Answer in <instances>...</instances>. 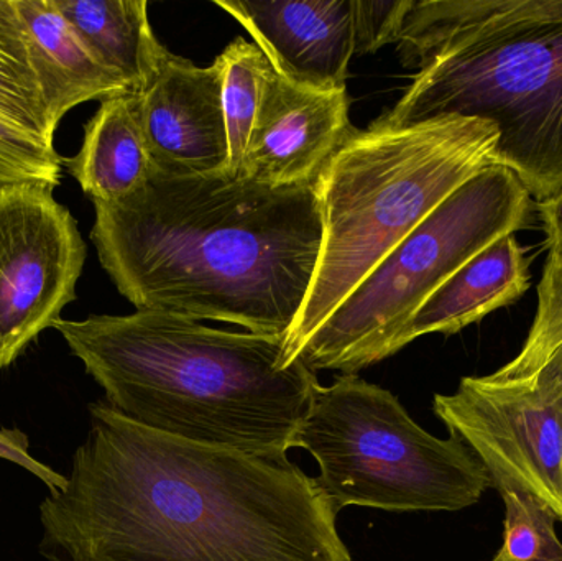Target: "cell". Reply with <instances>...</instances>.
Listing matches in <instances>:
<instances>
[{
    "instance_id": "obj_11",
    "label": "cell",
    "mask_w": 562,
    "mask_h": 561,
    "mask_svg": "<svg viewBox=\"0 0 562 561\" xmlns=\"http://www.w3.org/2000/svg\"><path fill=\"white\" fill-rule=\"evenodd\" d=\"M135 96L155 168L180 175L227 170L220 59L201 68L164 46Z\"/></svg>"
},
{
    "instance_id": "obj_22",
    "label": "cell",
    "mask_w": 562,
    "mask_h": 561,
    "mask_svg": "<svg viewBox=\"0 0 562 561\" xmlns=\"http://www.w3.org/2000/svg\"><path fill=\"white\" fill-rule=\"evenodd\" d=\"M459 32L515 22H562V0H456Z\"/></svg>"
},
{
    "instance_id": "obj_13",
    "label": "cell",
    "mask_w": 562,
    "mask_h": 561,
    "mask_svg": "<svg viewBox=\"0 0 562 561\" xmlns=\"http://www.w3.org/2000/svg\"><path fill=\"white\" fill-rule=\"evenodd\" d=\"M530 263L515 234L485 247L462 266L406 323L392 355L422 336H451L481 322L495 310L520 300L530 289Z\"/></svg>"
},
{
    "instance_id": "obj_7",
    "label": "cell",
    "mask_w": 562,
    "mask_h": 561,
    "mask_svg": "<svg viewBox=\"0 0 562 561\" xmlns=\"http://www.w3.org/2000/svg\"><path fill=\"white\" fill-rule=\"evenodd\" d=\"M530 204L517 175L494 164L482 168L367 276L297 359L314 372L357 374L390 358L396 336L426 300L485 247L524 229Z\"/></svg>"
},
{
    "instance_id": "obj_25",
    "label": "cell",
    "mask_w": 562,
    "mask_h": 561,
    "mask_svg": "<svg viewBox=\"0 0 562 561\" xmlns=\"http://www.w3.org/2000/svg\"><path fill=\"white\" fill-rule=\"evenodd\" d=\"M541 223L547 234L548 259L562 263V191L538 203Z\"/></svg>"
},
{
    "instance_id": "obj_5",
    "label": "cell",
    "mask_w": 562,
    "mask_h": 561,
    "mask_svg": "<svg viewBox=\"0 0 562 561\" xmlns=\"http://www.w3.org/2000/svg\"><path fill=\"white\" fill-rule=\"evenodd\" d=\"M492 122L491 164L517 175L531 198L562 191V22L479 26L449 40L405 94L372 125L438 117Z\"/></svg>"
},
{
    "instance_id": "obj_15",
    "label": "cell",
    "mask_w": 562,
    "mask_h": 561,
    "mask_svg": "<svg viewBox=\"0 0 562 561\" xmlns=\"http://www.w3.org/2000/svg\"><path fill=\"white\" fill-rule=\"evenodd\" d=\"M151 168L135 92L102 101L86 122L78 154L63 157V170L92 201L104 203L134 193L150 177Z\"/></svg>"
},
{
    "instance_id": "obj_24",
    "label": "cell",
    "mask_w": 562,
    "mask_h": 561,
    "mask_svg": "<svg viewBox=\"0 0 562 561\" xmlns=\"http://www.w3.org/2000/svg\"><path fill=\"white\" fill-rule=\"evenodd\" d=\"M29 437L19 428H0V458L19 464L23 470L38 478L49 490V494L59 493L68 486V476L56 473L46 464L30 455Z\"/></svg>"
},
{
    "instance_id": "obj_4",
    "label": "cell",
    "mask_w": 562,
    "mask_h": 561,
    "mask_svg": "<svg viewBox=\"0 0 562 561\" xmlns=\"http://www.w3.org/2000/svg\"><path fill=\"white\" fill-rule=\"evenodd\" d=\"M492 122L438 117L353 131L314 183L319 260L284 341L286 366L370 272L469 178L491 165Z\"/></svg>"
},
{
    "instance_id": "obj_20",
    "label": "cell",
    "mask_w": 562,
    "mask_h": 561,
    "mask_svg": "<svg viewBox=\"0 0 562 561\" xmlns=\"http://www.w3.org/2000/svg\"><path fill=\"white\" fill-rule=\"evenodd\" d=\"M562 345V263L547 259L538 285V310L517 358L494 372V378L530 379L543 369Z\"/></svg>"
},
{
    "instance_id": "obj_6",
    "label": "cell",
    "mask_w": 562,
    "mask_h": 561,
    "mask_svg": "<svg viewBox=\"0 0 562 561\" xmlns=\"http://www.w3.org/2000/svg\"><path fill=\"white\" fill-rule=\"evenodd\" d=\"M294 448L313 455L317 483L337 510L454 513L494 487L461 440L432 437L392 392L357 374L317 385Z\"/></svg>"
},
{
    "instance_id": "obj_18",
    "label": "cell",
    "mask_w": 562,
    "mask_h": 561,
    "mask_svg": "<svg viewBox=\"0 0 562 561\" xmlns=\"http://www.w3.org/2000/svg\"><path fill=\"white\" fill-rule=\"evenodd\" d=\"M217 59L223 65V105L229 142L226 171L236 175L252 134L263 82L272 65L256 43L247 42L243 36H237Z\"/></svg>"
},
{
    "instance_id": "obj_21",
    "label": "cell",
    "mask_w": 562,
    "mask_h": 561,
    "mask_svg": "<svg viewBox=\"0 0 562 561\" xmlns=\"http://www.w3.org/2000/svg\"><path fill=\"white\" fill-rule=\"evenodd\" d=\"M63 157L53 145L0 117V188L25 181L59 187Z\"/></svg>"
},
{
    "instance_id": "obj_9",
    "label": "cell",
    "mask_w": 562,
    "mask_h": 561,
    "mask_svg": "<svg viewBox=\"0 0 562 561\" xmlns=\"http://www.w3.org/2000/svg\"><path fill=\"white\" fill-rule=\"evenodd\" d=\"M435 414L487 468L497 490L521 491L562 523V395L535 379L464 378L435 395Z\"/></svg>"
},
{
    "instance_id": "obj_12",
    "label": "cell",
    "mask_w": 562,
    "mask_h": 561,
    "mask_svg": "<svg viewBox=\"0 0 562 561\" xmlns=\"http://www.w3.org/2000/svg\"><path fill=\"white\" fill-rule=\"evenodd\" d=\"M270 65L293 85L313 89L347 88L353 56V0L224 2Z\"/></svg>"
},
{
    "instance_id": "obj_27",
    "label": "cell",
    "mask_w": 562,
    "mask_h": 561,
    "mask_svg": "<svg viewBox=\"0 0 562 561\" xmlns=\"http://www.w3.org/2000/svg\"><path fill=\"white\" fill-rule=\"evenodd\" d=\"M492 561H505V560H501V559H498V557H495V559Z\"/></svg>"
},
{
    "instance_id": "obj_14",
    "label": "cell",
    "mask_w": 562,
    "mask_h": 561,
    "mask_svg": "<svg viewBox=\"0 0 562 561\" xmlns=\"http://www.w3.org/2000/svg\"><path fill=\"white\" fill-rule=\"evenodd\" d=\"M15 5L55 131L76 105L134 94L121 76L89 52L53 0H15Z\"/></svg>"
},
{
    "instance_id": "obj_17",
    "label": "cell",
    "mask_w": 562,
    "mask_h": 561,
    "mask_svg": "<svg viewBox=\"0 0 562 561\" xmlns=\"http://www.w3.org/2000/svg\"><path fill=\"white\" fill-rule=\"evenodd\" d=\"M0 117L55 147L56 131L15 0H0Z\"/></svg>"
},
{
    "instance_id": "obj_1",
    "label": "cell",
    "mask_w": 562,
    "mask_h": 561,
    "mask_svg": "<svg viewBox=\"0 0 562 561\" xmlns=\"http://www.w3.org/2000/svg\"><path fill=\"white\" fill-rule=\"evenodd\" d=\"M316 478L286 455L170 437L105 401L68 486L40 506L46 561H352Z\"/></svg>"
},
{
    "instance_id": "obj_26",
    "label": "cell",
    "mask_w": 562,
    "mask_h": 561,
    "mask_svg": "<svg viewBox=\"0 0 562 561\" xmlns=\"http://www.w3.org/2000/svg\"><path fill=\"white\" fill-rule=\"evenodd\" d=\"M530 379H535L544 388L562 395V345L554 351V355L543 366V369Z\"/></svg>"
},
{
    "instance_id": "obj_19",
    "label": "cell",
    "mask_w": 562,
    "mask_h": 561,
    "mask_svg": "<svg viewBox=\"0 0 562 561\" xmlns=\"http://www.w3.org/2000/svg\"><path fill=\"white\" fill-rule=\"evenodd\" d=\"M498 493L505 503V540L495 557L505 561H562L557 514L531 494L508 487Z\"/></svg>"
},
{
    "instance_id": "obj_23",
    "label": "cell",
    "mask_w": 562,
    "mask_h": 561,
    "mask_svg": "<svg viewBox=\"0 0 562 561\" xmlns=\"http://www.w3.org/2000/svg\"><path fill=\"white\" fill-rule=\"evenodd\" d=\"M412 0H353V55L398 42Z\"/></svg>"
},
{
    "instance_id": "obj_16",
    "label": "cell",
    "mask_w": 562,
    "mask_h": 561,
    "mask_svg": "<svg viewBox=\"0 0 562 561\" xmlns=\"http://www.w3.org/2000/svg\"><path fill=\"white\" fill-rule=\"evenodd\" d=\"M53 2L89 52L137 92L165 46L151 29L147 0Z\"/></svg>"
},
{
    "instance_id": "obj_2",
    "label": "cell",
    "mask_w": 562,
    "mask_h": 561,
    "mask_svg": "<svg viewBox=\"0 0 562 561\" xmlns=\"http://www.w3.org/2000/svg\"><path fill=\"white\" fill-rule=\"evenodd\" d=\"M92 204L99 262L135 308L257 335L293 328L323 244L313 187L154 167L134 193Z\"/></svg>"
},
{
    "instance_id": "obj_3",
    "label": "cell",
    "mask_w": 562,
    "mask_h": 561,
    "mask_svg": "<svg viewBox=\"0 0 562 561\" xmlns=\"http://www.w3.org/2000/svg\"><path fill=\"white\" fill-rule=\"evenodd\" d=\"M105 402L170 437L254 455H286L316 391L301 359L286 366L284 336L210 328L171 313L58 319Z\"/></svg>"
},
{
    "instance_id": "obj_10",
    "label": "cell",
    "mask_w": 562,
    "mask_h": 561,
    "mask_svg": "<svg viewBox=\"0 0 562 561\" xmlns=\"http://www.w3.org/2000/svg\"><path fill=\"white\" fill-rule=\"evenodd\" d=\"M347 88L313 89L270 68L236 177L272 188L314 187L353 134Z\"/></svg>"
},
{
    "instance_id": "obj_8",
    "label": "cell",
    "mask_w": 562,
    "mask_h": 561,
    "mask_svg": "<svg viewBox=\"0 0 562 561\" xmlns=\"http://www.w3.org/2000/svg\"><path fill=\"white\" fill-rule=\"evenodd\" d=\"M86 256L78 221L53 184L0 188V371L78 299Z\"/></svg>"
}]
</instances>
